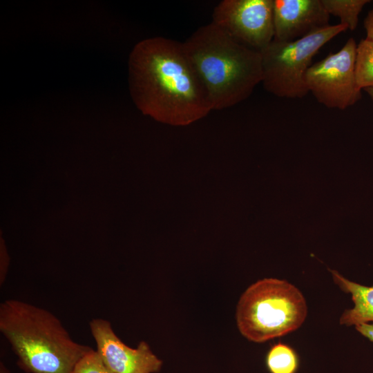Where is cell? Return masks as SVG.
<instances>
[{
    "label": "cell",
    "mask_w": 373,
    "mask_h": 373,
    "mask_svg": "<svg viewBox=\"0 0 373 373\" xmlns=\"http://www.w3.org/2000/svg\"><path fill=\"white\" fill-rule=\"evenodd\" d=\"M128 84L137 108L157 122L189 125L212 111L183 44L163 37L138 42L128 59Z\"/></svg>",
    "instance_id": "cell-1"
},
{
    "label": "cell",
    "mask_w": 373,
    "mask_h": 373,
    "mask_svg": "<svg viewBox=\"0 0 373 373\" xmlns=\"http://www.w3.org/2000/svg\"><path fill=\"white\" fill-rule=\"evenodd\" d=\"M182 44L212 111L245 100L262 82L260 51L239 43L212 22L198 28Z\"/></svg>",
    "instance_id": "cell-2"
},
{
    "label": "cell",
    "mask_w": 373,
    "mask_h": 373,
    "mask_svg": "<svg viewBox=\"0 0 373 373\" xmlns=\"http://www.w3.org/2000/svg\"><path fill=\"white\" fill-rule=\"evenodd\" d=\"M0 332L26 373H72L93 349L74 341L50 311L17 299L0 304Z\"/></svg>",
    "instance_id": "cell-3"
},
{
    "label": "cell",
    "mask_w": 373,
    "mask_h": 373,
    "mask_svg": "<svg viewBox=\"0 0 373 373\" xmlns=\"http://www.w3.org/2000/svg\"><path fill=\"white\" fill-rule=\"evenodd\" d=\"M307 316L301 291L285 280L267 278L249 286L238 302L236 320L240 334L264 343L298 329Z\"/></svg>",
    "instance_id": "cell-4"
},
{
    "label": "cell",
    "mask_w": 373,
    "mask_h": 373,
    "mask_svg": "<svg viewBox=\"0 0 373 373\" xmlns=\"http://www.w3.org/2000/svg\"><path fill=\"white\" fill-rule=\"evenodd\" d=\"M346 30V26L338 23L292 41L273 39L260 50L264 88L279 97H304L309 93L305 76L314 56L325 44Z\"/></svg>",
    "instance_id": "cell-5"
},
{
    "label": "cell",
    "mask_w": 373,
    "mask_h": 373,
    "mask_svg": "<svg viewBox=\"0 0 373 373\" xmlns=\"http://www.w3.org/2000/svg\"><path fill=\"white\" fill-rule=\"evenodd\" d=\"M356 48L351 37L338 52L312 64L305 73L309 92L328 108L344 110L361 98L355 71Z\"/></svg>",
    "instance_id": "cell-6"
},
{
    "label": "cell",
    "mask_w": 373,
    "mask_h": 373,
    "mask_svg": "<svg viewBox=\"0 0 373 373\" xmlns=\"http://www.w3.org/2000/svg\"><path fill=\"white\" fill-rule=\"evenodd\" d=\"M211 22L239 43L260 51L274 39V0L221 1Z\"/></svg>",
    "instance_id": "cell-7"
},
{
    "label": "cell",
    "mask_w": 373,
    "mask_h": 373,
    "mask_svg": "<svg viewBox=\"0 0 373 373\" xmlns=\"http://www.w3.org/2000/svg\"><path fill=\"white\" fill-rule=\"evenodd\" d=\"M96 351L113 373H157L162 361L153 353L146 341L135 348L126 345L114 332L111 323L96 318L89 323Z\"/></svg>",
    "instance_id": "cell-8"
},
{
    "label": "cell",
    "mask_w": 373,
    "mask_h": 373,
    "mask_svg": "<svg viewBox=\"0 0 373 373\" xmlns=\"http://www.w3.org/2000/svg\"><path fill=\"white\" fill-rule=\"evenodd\" d=\"M321 0H274V40L292 41L330 26Z\"/></svg>",
    "instance_id": "cell-9"
},
{
    "label": "cell",
    "mask_w": 373,
    "mask_h": 373,
    "mask_svg": "<svg viewBox=\"0 0 373 373\" xmlns=\"http://www.w3.org/2000/svg\"><path fill=\"white\" fill-rule=\"evenodd\" d=\"M334 282L345 293L351 294L354 307L345 309L339 322L342 325L357 326L373 323V286L352 282L336 270L330 271Z\"/></svg>",
    "instance_id": "cell-10"
},
{
    "label": "cell",
    "mask_w": 373,
    "mask_h": 373,
    "mask_svg": "<svg viewBox=\"0 0 373 373\" xmlns=\"http://www.w3.org/2000/svg\"><path fill=\"white\" fill-rule=\"evenodd\" d=\"M324 8L330 15L340 19V23L349 30L357 27L359 15L369 0H321Z\"/></svg>",
    "instance_id": "cell-11"
},
{
    "label": "cell",
    "mask_w": 373,
    "mask_h": 373,
    "mask_svg": "<svg viewBox=\"0 0 373 373\" xmlns=\"http://www.w3.org/2000/svg\"><path fill=\"white\" fill-rule=\"evenodd\" d=\"M266 365L270 373H296L299 359L296 352L288 345H274L266 356Z\"/></svg>",
    "instance_id": "cell-12"
},
{
    "label": "cell",
    "mask_w": 373,
    "mask_h": 373,
    "mask_svg": "<svg viewBox=\"0 0 373 373\" xmlns=\"http://www.w3.org/2000/svg\"><path fill=\"white\" fill-rule=\"evenodd\" d=\"M356 78L359 88H373V41L363 39L357 44Z\"/></svg>",
    "instance_id": "cell-13"
},
{
    "label": "cell",
    "mask_w": 373,
    "mask_h": 373,
    "mask_svg": "<svg viewBox=\"0 0 373 373\" xmlns=\"http://www.w3.org/2000/svg\"><path fill=\"white\" fill-rule=\"evenodd\" d=\"M72 373H113L104 363L96 350L92 349L75 365Z\"/></svg>",
    "instance_id": "cell-14"
},
{
    "label": "cell",
    "mask_w": 373,
    "mask_h": 373,
    "mask_svg": "<svg viewBox=\"0 0 373 373\" xmlns=\"http://www.w3.org/2000/svg\"><path fill=\"white\" fill-rule=\"evenodd\" d=\"M9 266V256L2 239L0 247V286L5 283Z\"/></svg>",
    "instance_id": "cell-15"
},
{
    "label": "cell",
    "mask_w": 373,
    "mask_h": 373,
    "mask_svg": "<svg viewBox=\"0 0 373 373\" xmlns=\"http://www.w3.org/2000/svg\"><path fill=\"white\" fill-rule=\"evenodd\" d=\"M356 330L362 336L373 342V323H364L355 326Z\"/></svg>",
    "instance_id": "cell-16"
},
{
    "label": "cell",
    "mask_w": 373,
    "mask_h": 373,
    "mask_svg": "<svg viewBox=\"0 0 373 373\" xmlns=\"http://www.w3.org/2000/svg\"><path fill=\"white\" fill-rule=\"evenodd\" d=\"M366 39L373 41V8L368 12L363 21Z\"/></svg>",
    "instance_id": "cell-17"
},
{
    "label": "cell",
    "mask_w": 373,
    "mask_h": 373,
    "mask_svg": "<svg viewBox=\"0 0 373 373\" xmlns=\"http://www.w3.org/2000/svg\"><path fill=\"white\" fill-rule=\"evenodd\" d=\"M0 373H12V372L6 367L5 363L0 362Z\"/></svg>",
    "instance_id": "cell-18"
},
{
    "label": "cell",
    "mask_w": 373,
    "mask_h": 373,
    "mask_svg": "<svg viewBox=\"0 0 373 373\" xmlns=\"http://www.w3.org/2000/svg\"><path fill=\"white\" fill-rule=\"evenodd\" d=\"M364 90L368 94L370 98L373 100V88H367L364 89Z\"/></svg>",
    "instance_id": "cell-19"
}]
</instances>
